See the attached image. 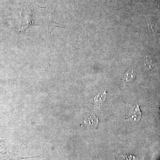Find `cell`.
Returning a JSON list of instances; mask_svg holds the SVG:
<instances>
[{"label": "cell", "mask_w": 160, "mask_h": 160, "mask_svg": "<svg viewBox=\"0 0 160 160\" xmlns=\"http://www.w3.org/2000/svg\"><path fill=\"white\" fill-rule=\"evenodd\" d=\"M41 8L36 5L32 6L29 9L25 8L23 9L24 24H26L24 27L26 29L30 26H38L52 32L50 27H59L60 24L54 22L51 14L40 15Z\"/></svg>", "instance_id": "1"}, {"label": "cell", "mask_w": 160, "mask_h": 160, "mask_svg": "<svg viewBox=\"0 0 160 160\" xmlns=\"http://www.w3.org/2000/svg\"><path fill=\"white\" fill-rule=\"evenodd\" d=\"M142 116V112L138 105L133 106L129 110L126 116L127 119L132 124H136L139 121Z\"/></svg>", "instance_id": "2"}, {"label": "cell", "mask_w": 160, "mask_h": 160, "mask_svg": "<svg viewBox=\"0 0 160 160\" xmlns=\"http://www.w3.org/2000/svg\"><path fill=\"white\" fill-rule=\"evenodd\" d=\"M147 22L149 36L153 38L154 39L157 40L159 38L160 32L158 31L155 24L152 23L150 20H148Z\"/></svg>", "instance_id": "3"}, {"label": "cell", "mask_w": 160, "mask_h": 160, "mask_svg": "<svg viewBox=\"0 0 160 160\" xmlns=\"http://www.w3.org/2000/svg\"><path fill=\"white\" fill-rule=\"evenodd\" d=\"M107 95L106 89L100 92L94 98V104L96 105L102 104L106 100Z\"/></svg>", "instance_id": "4"}, {"label": "cell", "mask_w": 160, "mask_h": 160, "mask_svg": "<svg viewBox=\"0 0 160 160\" xmlns=\"http://www.w3.org/2000/svg\"><path fill=\"white\" fill-rule=\"evenodd\" d=\"M84 122L86 126L89 127H93L98 122V118L93 115L88 116L84 119Z\"/></svg>", "instance_id": "5"}, {"label": "cell", "mask_w": 160, "mask_h": 160, "mask_svg": "<svg viewBox=\"0 0 160 160\" xmlns=\"http://www.w3.org/2000/svg\"><path fill=\"white\" fill-rule=\"evenodd\" d=\"M136 72L133 70H129L124 74L123 80L125 82H130L135 78Z\"/></svg>", "instance_id": "6"}, {"label": "cell", "mask_w": 160, "mask_h": 160, "mask_svg": "<svg viewBox=\"0 0 160 160\" xmlns=\"http://www.w3.org/2000/svg\"><path fill=\"white\" fill-rule=\"evenodd\" d=\"M145 66L149 71H152L153 70V67H152V64L151 61L148 59V58L146 56V62L145 63Z\"/></svg>", "instance_id": "7"}, {"label": "cell", "mask_w": 160, "mask_h": 160, "mask_svg": "<svg viewBox=\"0 0 160 160\" xmlns=\"http://www.w3.org/2000/svg\"><path fill=\"white\" fill-rule=\"evenodd\" d=\"M159 116L160 119V108L159 110Z\"/></svg>", "instance_id": "8"}, {"label": "cell", "mask_w": 160, "mask_h": 160, "mask_svg": "<svg viewBox=\"0 0 160 160\" xmlns=\"http://www.w3.org/2000/svg\"><path fill=\"white\" fill-rule=\"evenodd\" d=\"M158 7H159V8H160V2L159 3Z\"/></svg>", "instance_id": "9"}]
</instances>
